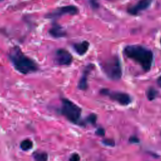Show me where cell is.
I'll return each mask as SVG.
<instances>
[{"label":"cell","instance_id":"7402d4cb","mask_svg":"<svg viewBox=\"0 0 161 161\" xmlns=\"http://www.w3.org/2000/svg\"><path fill=\"white\" fill-rule=\"evenodd\" d=\"M4 0H0V2H2V1H3Z\"/></svg>","mask_w":161,"mask_h":161},{"label":"cell","instance_id":"5bb4252c","mask_svg":"<svg viewBox=\"0 0 161 161\" xmlns=\"http://www.w3.org/2000/svg\"><path fill=\"white\" fill-rule=\"evenodd\" d=\"M35 161H47L48 159V155L45 152L36 153L34 155Z\"/></svg>","mask_w":161,"mask_h":161},{"label":"cell","instance_id":"52a82bcc","mask_svg":"<svg viewBox=\"0 0 161 161\" xmlns=\"http://www.w3.org/2000/svg\"><path fill=\"white\" fill-rule=\"evenodd\" d=\"M73 58L69 52L64 48H59L55 51L54 62L59 65H69L72 62Z\"/></svg>","mask_w":161,"mask_h":161},{"label":"cell","instance_id":"3957f363","mask_svg":"<svg viewBox=\"0 0 161 161\" xmlns=\"http://www.w3.org/2000/svg\"><path fill=\"white\" fill-rule=\"evenodd\" d=\"M103 70L107 77L111 80H118L121 77L122 69L118 57H113L106 61L103 65Z\"/></svg>","mask_w":161,"mask_h":161},{"label":"cell","instance_id":"44dd1931","mask_svg":"<svg viewBox=\"0 0 161 161\" xmlns=\"http://www.w3.org/2000/svg\"><path fill=\"white\" fill-rule=\"evenodd\" d=\"M157 83H158V84L159 85V86L161 87V76H160V77L158 78Z\"/></svg>","mask_w":161,"mask_h":161},{"label":"cell","instance_id":"4fadbf2b","mask_svg":"<svg viewBox=\"0 0 161 161\" xmlns=\"http://www.w3.org/2000/svg\"><path fill=\"white\" fill-rule=\"evenodd\" d=\"M33 147V143L30 140H25L20 143V147L23 150L26 151L31 149Z\"/></svg>","mask_w":161,"mask_h":161},{"label":"cell","instance_id":"603a6c76","mask_svg":"<svg viewBox=\"0 0 161 161\" xmlns=\"http://www.w3.org/2000/svg\"><path fill=\"white\" fill-rule=\"evenodd\" d=\"M160 43H161V38H160Z\"/></svg>","mask_w":161,"mask_h":161},{"label":"cell","instance_id":"ffe728a7","mask_svg":"<svg viewBox=\"0 0 161 161\" xmlns=\"http://www.w3.org/2000/svg\"><path fill=\"white\" fill-rule=\"evenodd\" d=\"M129 142L132 143H136L139 142V139L135 136H132L129 138Z\"/></svg>","mask_w":161,"mask_h":161},{"label":"cell","instance_id":"e0dca14e","mask_svg":"<svg viewBox=\"0 0 161 161\" xmlns=\"http://www.w3.org/2000/svg\"><path fill=\"white\" fill-rule=\"evenodd\" d=\"M103 143H104V144H105L106 145H108V146H114V140H110V139L103 140Z\"/></svg>","mask_w":161,"mask_h":161},{"label":"cell","instance_id":"5b68a950","mask_svg":"<svg viewBox=\"0 0 161 161\" xmlns=\"http://www.w3.org/2000/svg\"><path fill=\"white\" fill-rule=\"evenodd\" d=\"M79 13L78 8L72 5L69 6H64L62 7H58L54 10L52 11L47 13L45 15V18L47 19H56L58 18L60 16L65 14H70V15H74Z\"/></svg>","mask_w":161,"mask_h":161},{"label":"cell","instance_id":"ba28073f","mask_svg":"<svg viewBox=\"0 0 161 161\" xmlns=\"http://www.w3.org/2000/svg\"><path fill=\"white\" fill-rule=\"evenodd\" d=\"M153 0H140L136 4L130 7L128 12L132 15H137L141 11L147 9L152 4Z\"/></svg>","mask_w":161,"mask_h":161},{"label":"cell","instance_id":"6da1fadb","mask_svg":"<svg viewBox=\"0 0 161 161\" xmlns=\"http://www.w3.org/2000/svg\"><path fill=\"white\" fill-rule=\"evenodd\" d=\"M8 56L14 69L22 74L34 73L39 70L37 63L26 56L19 46L15 45L11 47Z\"/></svg>","mask_w":161,"mask_h":161},{"label":"cell","instance_id":"9a60e30c","mask_svg":"<svg viewBox=\"0 0 161 161\" xmlns=\"http://www.w3.org/2000/svg\"><path fill=\"white\" fill-rule=\"evenodd\" d=\"M96 119H97V116L95 114H90L88 117H87V121L90 123H92V124H94L96 121Z\"/></svg>","mask_w":161,"mask_h":161},{"label":"cell","instance_id":"8fae6325","mask_svg":"<svg viewBox=\"0 0 161 161\" xmlns=\"http://www.w3.org/2000/svg\"><path fill=\"white\" fill-rule=\"evenodd\" d=\"M89 47V43L87 41H82L79 43H76L73 45V48L75 52L80 55H82L85 54L88 50Z\"/></svg>","mask_w":161,"mask_h":161},{"label":"cell","instance_id":"277c9868","mask_svg":"<svg viewBox=\"0 0 161 161\" xmlns=\"http://www.w3.org/2000/svg\"><path fill=\"white\" fill-rule=\"evenodd\" d=\"M61 113L69 121L77 123L81 114V109L73 102L67 99H62Z\"/></svg>","mask_w":161,"mask_h":161},{"label":"cell","instance_id":"30bf717a","mask_svg":"<svg viewBox=\"0 0 161 161\" xmlns=\"http://www.w3.org/2000/svg\"><path fill=\"white\" fill-rule=\"evenodd\" d=\"M48 33L50 36L55 38H62L66 36V31L63 27L56 22H53L51 28L48 30Z\"/></svg>","mask_w":161,"mask_h":161},{"label":"cell","instance_id":"ac0fdd59","mask_svg":"<svg viewBox=\"0 0 161 161\" xmlns=\"http://www.w3.org/2000/svg\"><path fill=\"white\" fill-rule=\"evenodd\" d=\"M69 160L70 161H79L80 160V156L77 153H74L70 157Z\"/></svg>","mask_w":161,"mask_h":161},{"label":"cell","instance_id":"8992f818","mask_svg":"<svg viewBox=\"0 0 161 161\" xmlns=\"http://www.w3.org/2000/svg\"><path fill=\"white\" fill-rule=\"evenodd\" d=\"M100 92L106 96H108L111 99L117 101L121 105L126 106L131 102V99L130 95L122 92H111L107 89H103Z\"/></svg>","mask_w":161,"mask_h":161},{"label":"cell","instance_id":"2e32d148","mask_svg":"<svg viewBox=\"0 0 161 161\" xmlns=\"http://www.w3.org/2000/svg\"><path fill=\"white\" fill-rule=\"evenodd\" d=\"M89 3L91 5V6L93 8V9H96L99 7V3L97 1V0H88Z\"/></svg>","mask_w":161,"mask_h":161},{"label":"cell","instance_id":"7a4b0ae2","mask_svg":"<svg viewBox=\"0 0 161 161\" xmlns=\"http://www.w3.org/2000/svg\"><path fill=\"white\" fill-rule=\"evenodd\" d=\"M123 53L139 64L145 72L150 70L153 60V52L150 50L139 45H131L125 47Z\"/></svg>","mask_w":161,"mask_h":161},{"label":"cell","instance_id":"7c38bea8","mask_svg":"<svg viewBox=\"0 0 161 161\" xmlns=\"http://www.w3.org/2000/svg\"><path fill=\"white\" fill-rule=\"evenodd\" d=\"M157 93H158V92L155 88L149 87L147 91L146 94H147V97L149 101H152L156 97Z\"/></svg>","mask_w":161,"mask_h":161},{"label":"cell","instance_id":"9c48e42d","mask_svg":"<svg viewBox=\"0 0 161 161\" xmlns=\"http://www.w3.org/2000/svg\"><path fill=\"white\" fill-rule=\"evenodd\" d=\"M94 65L92 64H90L87 65L84 69L82 75L78 83V87L80 90H86L87 89L88 85H87V77L88 75L91 72V70L93 69Z\"/></svg>","mask_w":161,"mask_h":161},{"label":"cell","instance_id":"d6986e66","mask_svg":"<svg viewBox=\"0 0 161 161\" xmlns=\"http://www.w3.org/2000/svg\"><path fill=\"white\" fill-rule=\"evenodd\" d=\"M96 134L97 135H99V136H104V134H105V131H104V130L103 128H98V129L96 130Z\"/></svg>","mask_w":161,"mask_h":161}]
</instances>
